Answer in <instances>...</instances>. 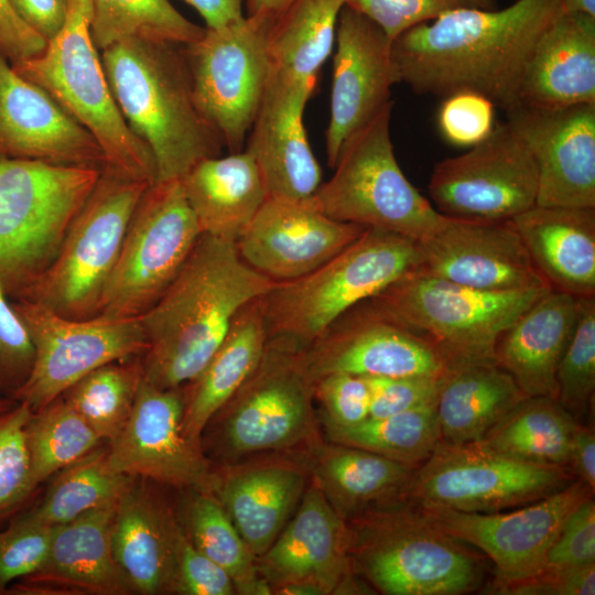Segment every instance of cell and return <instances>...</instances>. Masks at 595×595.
Listing matches in <instances>:
<instances>
[{"label": "cell", "mask_w": 595, "mask_h": 595, "mask_svg": "<svg viewBox=\"0 0 595 595\" xmlns=\"http://www.w3.org/2000/svg\"><path fill=\"white\" fill-rule=\"evenodd\" d=\"M366 229L326 216L311 198L268 197L235 245L252 269L283 282L321 267Z\"/></svg>", "instance_id": "24"}, {"label": "cell", "mask_w": 595, "mask_h": 595, "mask_svg": "<svg viewBox=\"0 0 595 595\" xmlns=\"http://www.w3.org/2000/svg\"><path fill=\"white\" fill-rule=\"evenodd\" d=\"M526 397L495 359L454 363L442 379L435 404L441 441H482Z\"/></svg>", "instance_id": "35"}, {"label": "cell", "mask_w": 595, "mask_h": 595, "mask_svg": "<svg viewBox=\"0 0 595 595\" xmlns=\"http://www.w3.org/2000/svg\"><path fill=\"white\" fill-rule=\"evenodd\" d=\"M313 480L345 521L400 500L416 467L348 445L312 444Z\"/></svg>", "instance_id": "36"}, {"label": "cell", "mask_w": 595, "mask_h": 595, "mask_svg": "<svg viewBox=\"0 0 595 595\" xmlns=\"http://www.w3.org/2000/svg\"><path fill=\"white\" fill-rule=\"evenodd\" d=\"M0 156L102 169L96 139L0 54Z\"/></svg>", "instance_id": "25"}, {"label": "cell", "mask_w": 595, "mask_h": 595, "mask_svg": "<svg viewBox=\"0 0 595 595\" xmlns=\"http://www.w3.org/2000/svg\"><path fill=\"white\" fill-rule=\"evenodd\" d=\"M312 385L324 408L325 425L348 428L369 418L371 394L365 376L334 372Z\"/></svg>", "instance_id": "51"}, {"label": "cell", "mask_w": 595, "mask_h": 595, "mask_svg": "<svg viewBox=\"0 0 595 595\" xmlns=\"http://www.w3.org/2000/svg\"><path fill=\"white\" fill-rule=\"evenodd\" d=\"M202 235L178 178L150 184L130 217L98 316L144 314L181 271Z\"/></svg>", "instance_id": "10"}, {"label": "cell", "mask_w": 595, "mask_h": 595, "mask_svg": "<svg viewBox=\"0 0 595 595\" xmlns=\"http://www.w3.org/2000/svg\"><path fill=\"white\" fill-rule=\"evenodd\" d=\"M346 2L293 0L270 30L272 67L316 86L318 72L335 46L337 21Z\"/></svg>", "instance_id": "37"}, {"label": "cell", "mask_w": 595, "mask_h": 595, "mask_svg": "<svg viewBox=\"0 0 595 595\" xmlns=\"http://www.w3.org/2000/svg\"><path fill=\"white\" fill-rule=\"evenodd\" d=\"M549 291L479 290L414 270L372 299L430 336L453 359L478 360L495 359L504 332Z\"/></svg>", "instance_id": "11"}, {"label": "cell", "mask_w": 595, "mask_h": 595, "mask_svg": "<svg viewBox=\"0 0 595 595\" xmlns=\"http://www.w3.org/2000/svg\"><path fill=\"white\" fill-rule=\"evenodd\" d=\"M175 594H236L235 585L228 573L193 544L182 523L176 541Z\"/></svg>", "instance_id": "53"}, {"label": "cell", "mask_w": 595, "mask_h": 595, "mask_svg": "<svg viewBox=\"0 0 595 595\" xmlns=\"http://www.w3.org/2000/svg\"><path fill=\"white\" fill-rule=\"evenodd\" d=\"M346 6L376 23L391 42L419 24L451 11L477 8L496 9V0H347Z\"/></svg>", "instance_id": "47"}, {"label": "cell", "mask_w": 595, "mask_h": 595, "mask_svg": "<svg viewBox=\"0 0 595 595\" xmlns=\"http://www.w3.org/2000/svg\"><path fill=\"white\" fill-rule=\"evenodd\" d=\"M142 379L141 356L130 357L94 369L62 397L109 443L127 423Z\"/></svg>", "instance_id": "44"}, {"label": "cell", "mask_w": 595, "mask_h": 595, "mask_svg": "<svg viewBox=\"0 0 595 595\" xmlns=\"http://www.w3.org/2000/svg\"><path fill=\"white\" fill-rule=\"evenodd\" d=\"M294 357L312 383L334 372L442 377L457 361L372 298L345 312Z\"/></svg>", "instance_id": "15"}, {"label": "cell", "mask_w": 595, "mask_h": 595, "mask_svg": "<svg viewBox=\"0 0 595 595\" xmlns=\"http://www.w3.org/2000/svg\"><path fill=\"white\" fill-rule=\"evenodd\" d=\"M17 14L47 42L58 34L68 13V0H9Z\"/></svg>", "instance_id": "57"}, {"label": "cell", "mask_w": 595, "mask_h": 595, "mask_svg": "<svg viewBox=\"0 0 595 595\" xmlns=\"http://www.w3.org/2000/svg\"><path fill=\"white\" fill-rule=\"evenodd\" d=\"M562 10L561 0H517L500 10H454L411 28L392 42L400 83L439 97L475 91L507 112L518 105L537 41Z\"/></svg>", "instance_id": "1"}, {"label": "cell", "mask_w": 595, "mask_h": 595, "mask_svg": "<svg viewBox=\"0 0 595 595\" xmlns=\"http://www.w3.org/2000/svg\"><path fill=\"white\" fill-rule=\"evenodd\" d=\"M347 527L312 479L293 517L269 549L257 558L272 594H337L354 573Z\"/></svg>", "instance_id": "23"}, {"label": "cell", "mask_w": 595, "mask_h": 595, "mask_svg": "<svg viewBox=\"0 0 595 595\" xmlns=\"http://www.w3.org/2000/svg\"><path fill=\"white\" fill-rule=\"evenodd\" d=\"M112 97L151 151L156 181L174 180L224 143L197 109L183 45L127 39L100 51Z\"/></svg>", "instance_id": "3"}, {"label": "cell", "mask_w": 595, "mask_h": 595, "mask_svg": "<svg viewBox=\"0 0 595 595\" xmlns=\"http://www.w3.org/2000/svg\"><path fill=\"white\" fill-rule=\"evenodd\" d=\"M566 12L585 13L595 17V0H561Z\"/></svg>", "instance_id": "61"}, {"label": "cell", "mask_w": 595, "mask_h": 595, "mask_svg": "<svg viewBox=\"0 0 595 595\" xmlns=\"http://www.w3.org/2000/svg\"><path fill=\"white\" fill-rule=\"evenodd\" d=\"M558 401L580 423L595 390V296L578 299L573 336L556 370Z\"/></svg>", "instance_id": "45"}, {"label": "cell", "mask_w": 595, "mask_h": 595, "mask_svg": "<svg viewBox=\"0 0 595 595\" xmlns=\"http://www.w3.org/2000/svg\"><path fill=\"white\" fill-rule=\"evenodd\" d=\"M567 468L576 479L595 489V433L578 423L570 446Z\"/></svg>", "instance_id": "58"}, {"label": "cell", "mask_w": 595, "mask_h": 595, "mask_svg": "<svg viewBox=\"0 0 595 595\" xmlns=\"http://www.w3.org/2000/svg\"><path fill=\"white\" fill-rule=\"evenodd\" d=\"M203 18L208 29L218 28L245 15L247 0H182Z\"/></svg>", "instance_id": "59"}, {"label": "cell", "mask_w": 595, "mask_h": 595, "mask_svg": "<svg viewBox=\"0 0 595 595\" xmlns=\"http://www.w3.org/2000/svg\"><path fill=\"white\" fill-rule=\"evenodd\" d=\"M416 240L377 228L300 278L275 282L261 296L267 345L296 354L317 339L339 316L418 270Z\"/></svg>", "instance_id": "4"}, {"label": "cell", "mask_w": 595, "mask_h": 595, "mask_svg": "<svg viewBox=\"0 0 595 595\" xmlns=\"http://www.w3.org/2000/svg\"><path fill=\"white\" fill-rule=\"evenodd\" d=\"M33 361L32 340L0 284V397L13 399L28 380Z\"/></svg>", "instance_id": "49"}, {"label": "cell", "mask_w": 595, "mask_h": 595, "mask_svg": "<svg viewBox=\"0 0 595 595\" xmlns=\"http://www.w3.org/2000/svg\"><path fill=\"white\" fill-rule=\"evenodd\" d=\"M12 305L34 347L31 374L13 399L28 404L32 412L94 369L142 356L148 348L139 317L73 320L32 301H12Z\"/></svg>", "instance_id": "16"}, {"label": "cell", "mask_w": 595, "mask_h": 595, "mask_svg": "<svg viewBox=\"0 0 595 595\" xmlns=\"http://www.w3.org/2000/svg\"><path fill=\"white\" fill-rule=\"evenodd\" d=\"M314 88L271 69L245 149L255 159L269 197L307 199L323 183L303 122Z\"/></svg>", "instance_id": "26"}, {"label": "cell", "mask_w": 595, "mask_h": 595, "mask_svg": "<svg viewBox=\"0 0 595 595\" xmlns=\"http://www.w3.org/2000/svg\"><path fill=\"white\" fill-rule=\"evenodd\" d=\"M47 41L17 14L9 0H0V54L11 65L41 54Z\"/></svg>", "instance_id": "56"}, {"label": "cell", "mask_w": 595, "mask_h": 595, "mask_svg": "<svg viewBox=\"0 0 595 595\" xmlns=\"http://www.w3.org/2000/svg\"><path fill=\"white\" fill-rule=\"evenodd\" d=\"M132 478L109 467L105 443L60 470L40 502L23 516L50 528L66 523L117 500Z\"/></svg>", "instance_id": "40"}, {"label": "cell", "mask_w": 595, "mask_h": 595, "mask_svg": "<svg viewBox=\"0 0 595 595\" xmlns=\"http://www.w3.org/2000/svg\"><path fill=\"white\" fill-rule=\"evenodd\" d=\"M149 185L105 165L54 261L23 300L67 318L98 316L130 217Z\"/></svg>", "instance_id": "8"}, {"label": "cell", "mask_w": 595, "mask_h": 595, "mask_svg": "<svg viewBox=\"0 0 595 595\" xmlns=\"http://www.w3.org/2000/svg\"><path fill=\"white\" fill-rule=\"evenodd\" d=\"M185 491L178 519L193 544L228 573L236 594H272L258 571L257 559L215 495Z\"/></svg>", "instance_id": "39"}, {"label": "cell", "mask_w": 595, "mask_h": 595, "mask_svg": "<svg viewBox=\"0 0 595 595\" xmlns=\"http://www.w3.org/2000/svg\"><path fill=\"white\" fill-rule=\"evenodd\" d=\"M506 115L537 167L536 205L595 208V104H518Z\"/></svg>", "instance_id": "22"}, {"label": "cell", "mask_w": 595, "mask_h": 595, "mask_svg": "<svg viewBox=\"0 0 595 595\" xmlns=\"http://www.w3.org/2000/svg\"><path fill=\"white\" fill-rule=\"evenodd\" d=\"M274 283L241 259L235 242L202 234L178 274L139 317L148 343L143 379L162 389L194 380L238 312Z\"/></svg>", "instance_id": "2"}, {"label": "cell", "mask_w": 595, "mask_h": 595, "mask_svg": "<svg viewBox=\"0 0 595 595\" xmlns=\"http://www.w3.org/2000/svg\"><path fill=\"white\" fill-rule=\"evenodd\" d=\"M151 484L133 477L118 498L110 528L111 549L134 594H175L181 522Z\"/></svg>", "instance_id": "28"}, {"label": "cell", "mask_w": 595, "mask_h": 595, "mask_svg": "<svg viewBox=\"0 0 595 595\" xmlns=\"http://www.w3.org/2000/svg\"><path fill=\"white\" fill-rule=\"evenodd\" d=\"M100 170L0 156V284L11 301L54 261Z\"/></svg>", "instance_id": "6"}, {"label": "cell", "mask_w": 595, "mask_h": 595, "mask_svg": "<svg viewBox=\"0 0 595 595\" xmlns=\"http://www.w3.org/2000/svg\"><path fill=\"white\" fill-rule=\"evenodd\" d=\"M428 188L444 216L510 220L536 205L538 173L527 145L505 121L465 153L435 163Z\"/></svg>", "instance_id": "17"}, {"label": "cell", "mask_w": 595, "mask_h": 595, "mask_svg": "<svg viewBox=\"0 0 595 595\" xmlns=\"http://www.w3.org/2000/svg\"><path fill=\"white\" fill-rule=\"evenodd\" d=\"M577 422L550 397H526L479 441L510 457L567 468Z\"/></svg>", "instance_id": "38"}, {"label": "cell", "mask_w": 595, "mask_h": 595, "mask_svg": "<svg viewBox=\"0 0 595 595\" xmlns=\"http://www.w3.org/2000/svg\"><path fill=\"white\" fill-rule=\"evenodd\" d=\"M577 315L578 299L551 290L500 336L495 359L527 397L556 399V370Z\"/></svg>", "instance_id": "32"}, {"label": "cell", "mask_w": 595, "mask_h": 595, "mask_svg": "<svg viewBox=\"0 0 595 595\" xmlns=\"http://www.w3.org/2000/svg\"><path fill=\"white\" fill-rule=\"evenodd\" d=\"M117 500L53 527L42 566L10 585L6 594H134L111 549L110 528Z\"/></svg>", "instance_id": "27"}, {"label": "cell", "mask_w": 595, "mask_h": 595, "mask_svg": "<svg viewBox=\"0 0 595 595\" xmlns=\"http://www.w3.org/2000/svg\"><path fill=\"white\" fill-rule=\"evenodd\" d=\"M89 32L99 52L127 39L187 45L205 31L169 0H89Z\"/></svg>", "instance_id": "41"}, {"label": "cell", "mask_w": 595, "mask_h": 595, "mask_svg": "<svg viewBox=\"0 0 595 595\" xmlns=\"http://www.w3.org/2000/svg\"><path fill=\"white\" fill-rule=\"evenodd\" d=\"M293 0H247L245 14L260 15L275 21Z\"/></svg>", "instance_id": "60"}, {"label": "cell", "mask_w": 595, "mask_h": 595, "mask_svg": "<svg viewBox=\"0 0 595 595\" xmlns=\"http://www.w3.org/2000/svg\"><path fill=\"white\" fill-rule=\"evenodd\" d=\"M267 342L259 298L238 312L210 360L194 380L182 387L183 429L195 446L203 448L205 428L255 372L266 353Z\"/></svg>", "instance_id": "34"}, {"label": "cell", "mask_w": 595, "mask_h": 595, "mask_svg": "<svg viewBox=\"0 0 595 595\" xmlns=\"http://www.w3.org/2000/svg\"><path fill=\"white\" fill-rule=\"evenodd\" d=\"M435 403L348 426L325 425L333 443L359 447L419 467L441 442Z\"/></svg>", "instance_id": "42"}, {"label": "cell", "mask_w": 595, "mask_h": 595, "mask_svg": "<svg viewBox=\"0 0 595 595\" xmlns=\"http://www.w3.org/2000/svg\"><path fill=\"white\" fill-rule=\"evenodd\" d=\"M595 563L594 496L581 502L566 518L547 554L544 566L570 567Z\"/></svg>", "instance_id": "54"}, {"label": "cell", "mask_w": 595, "mask_h": 595, "mask_svg": "<svg viewBox=\"0 0 595 595\" xmlns=\"http://www.w3.org/2000/svg\"><path fill=\"white\" fill-rule=\"evenodd\" d=\"M32 410L24 402L0 414V522L14 517L35 491L24 428Z\"/></svg>", "instance_id": "46"}, {"label": "cell", "mask_w": 595, "mask_h": 595, "mask_svg": "<svg viewBox=\"0 0 595 595\" xmlns=\"http://www.w3.org/2000/svg\"><path fill=\"white\" fill-rule=\"evenodd\" d=\"M351 569L387 595H462L478 589L484 560L404 500L345 521Z\"/></svg>", "instance_id": "5"}, {"label": "cell", "mask_w": 595, "mask_h": 595, "mask_svg": "<svg viewBox=\"0 0 595 595\" xmlns=\"http://www.w3.org/2000/svg\"><path fill=\"white\" fill-rule=\"evenodd\" d=\"M18 403L17 400L7 397H0V414L7 412Z\"/></svg>", "instance_id": "62"}, {"label": "cell", "mask_w": 595, "mask_h": 595, "mask_svg": "<svg viewBox=\"0 0 595 595\" xmlns=\"http://www.w3.org/2000/svg\"><path fill=\"white\" fill-rule=\"evenodd\" d=\"M576 478L563 466L520 461L479 442H440L400 500L423 508L496 512L552 495Z\"/></svg>", "instance_id": "12"}, {"label": "cell", "mask_w": 595, "mask_h": 595, "mask_svg": "<svg viewBox=\"0 0 595 595\" xmlns=\"http://www.w3.org/2000/svg\"><path fill=\"white\" fill-rule=\"evenodd\" d=\"M334 47L325 132L332 169L347 141L392 101L391 88L400 83L392 42L376 23L346 4L338 17Z\"/></svg>", "instance_id": "21"}, {"label": "cell", "mask_w": 595, "mask_h": 595, "mask_svg": "<svg viewBox=\"0 0 595 595\" xmlns=\"http://www.w3.org/2000/svg\"><path fill=\"white\" fill-rule=\"evenodd\" d=\"M592 496L594 490L575 479L540 500L504 511L416 507L435 527L489 558L495 565L491 585H501L540 572L566 518Z\"/></svg>", "instance_id": "18"}, {"label": "cell", "mask_w": 595, "mask_h": 595, "mask_svg": "<svg viewBox=\"0 0 595 595\" xmlns=\"http://www.w3.org/2000/svg\"><path fill=\"white\" fill-rule=\"evenodd\" d=\"M183 388H158L142 379L131 414L107 443L109 467L129 477L213 494L215 468L183 429Z\"/></svg>", "instance_id": "19"}, {"label": "cell", "mask_w": 595, "mask_h": 595, "mask_svg": "<svg viewBox=\"0 0 595 595\" xmlns=\"http://www.w3.org/2000/svg\"><path fill=\"white\" fill-rule=\"evenodd\" d=\"M53 528L32 522L17 513L0 532V595L24 576L36 572L44 563Z\"/></svg>", "instance_id": "48"}, {"label": "cell", "mask_w": 595, "mask_h": 595, "mask_svg": "<svg viewBox=\"0 0 595 595\" xmlns=\"http://www.w3.org/2000/svg\"><path fill=\"white\" fill-rule=\"evenodd\" d=\"M202 234L236 242L269 194L245 149L201 160L180 178Z\"/></svg>", "instance_id": "33"}, {"label": "cell", "mask_w": 595, "mask_h": 595, "mask_svg": "<svg viewBox=\"0 0 595 595\" xmlns=\"http://www.w3.org/2000/svg\"><path fill=\"white\" fill-rule=\"evenodd\" d=\"M444 98L439 111V126L450 143L470 148L493 131L496 106L487 97L463 90Z\"/></svg>", "instance_id": "50"}, {"label": "cell", "mask_w": 595, "mask_h": 595, "mask_svg": "<svg viewBox=\"0 0 595 595\" xmlns=\"http://www.w3.org/2000/svg\"><path fill=\"white\" fill-rule=\"evenodd\" d=\"M370 394V418L392 415L436 402L442 377L365 376Z\"/></svg>", "instance_id": "52"}, {"label": "cell", "mask_w": 595, "mask_h": 595, "mask_svg": "<svg viewBox=\"0 0 595 595\" xmlns=\"http://www.w3.org/2000/svg\"><path fill=\"white\" fill-rule=\"evenodd\" d=\"M24 434L35 488L106 443L62 396L32 412Z\"/></svg>", "instance_id": "43"}, {"label": "cell", "mask_w": 595, "mask_h": 595, "mask_svg": "<svg viewBox=\"0 0 595 595\" xmlns=\"http://www.w3.org/2000/svg\"><path fill=\"white\" fill-rule=\"evenodd\" d=\"M306 470L289 459H267L215 468L213 494L255 555H262L295 511Z\"/></svg>", "instance_id": "29"}, {"label": "cell", "mask_w": 595, "mask_h": 595, "mask_svg": "<svg viewBox=\"0 0 595 595\" xmlns=\"http://www.w3.org/2000/svg\"><path fill=\"white\" fill-rule=\"evenodd\" d=\"M272 24L245 14L183 45L195 105L230 153L244 150L268 86Z\"/></svg>", "instance_id": "13"}, {"label": "cell", "mask_w": 595, "mask_h": 595, "mask_svg": "<svg viewBox=\"0 0 595 595\" xmlns=\"http://www.w3.org/2000/svg\"><path fill=\"white\" fill-rule=\"evenodd\" d=\"M418 271L487 291L549 288L510 220L442 215L437 227L418 241Z\"/></svg>", "instance_id": "20"}, {"label": "cell", "mask_w": 595, "mask_h": 595, "mask_svg": "<svg viewBox=\"0 0 595 595\" xmlns=\"http://www.w3.org/2000/svg\"><path fill=\"white\" fill-rule=\"evenodd\" d=\"M511 221L552 291L595 296V208L534 205Z\"/></svg>", "instance_id": "31"}, {"label": "cell", "mask_w": 595, "mask_h": 595, "mask_svg": "<svg viewBox=\"0 0 595 595\" xmlns=\"http://www.w3.org/2000/svg\"><path fill=\"white\" fill-rule=\"evenodd\" d=\"M518 104H595V17L562 10L553 19L529 57Z\"/></svg>", "instance_id": "30"}, {"label": "cell", "mask_w": 595, "mask_h": 595, "mask_svg": "<svg viewBox=\"0 0 595 595\" xmlns=\"http://www.w3.org/2000/svg\"><path fill=\"white\" fill-rule=\"evenodd\" d=\"M493 594L508 595H594L595 563L570 566H544L523 580L490 585Z\"/></svg>", "instance_id": "55"}, {"label": "cell", "mask_w": 595, "mask_h": 595, "mask_svg": "<svg viewBox=\"0 0 595 595\" xmlns=\"http://www.w3.org/2000/svg\"><path fill=\"white\" fill-rule=\"evenodd\" d=\"M314 398L294 354L267 345L255 372L209 421L217 425L214 451L227 463L314 443Z\"/></svg>", "instance_id": "14"}, {"label": "cell", "mask_w": 595, "mask_h": 595, "mask_svg": "<svg viewBox=\"0 0 595 595\" xmlns=\"http://www.w3.org/2000/svg\"><path fill=\"white\" fill-rule=\"evenodd\" d=\"M89 0H68L64 26L35 57L12 65L47 91L98 142L106 165L148 183L156 181L149 148L126 123L89 32Z\"/></svg>", "instance_id": "7"}, {"label": "cell", "mask_w": 595, "mask_h": 595, "mask_svg": "<svg viewBox=\"0 0 595 595\" xmlns=\"http://www.w3.org/2000/svg\"><path fill=\"white\" fill-rule=\"evenodd\" d=\"M393 101L343 148L332 177L311 197L326 216L416 241L439 225L440 214L403 174L393 151Z\"/></svg>", "instance_id": "9"}]
</instances>
